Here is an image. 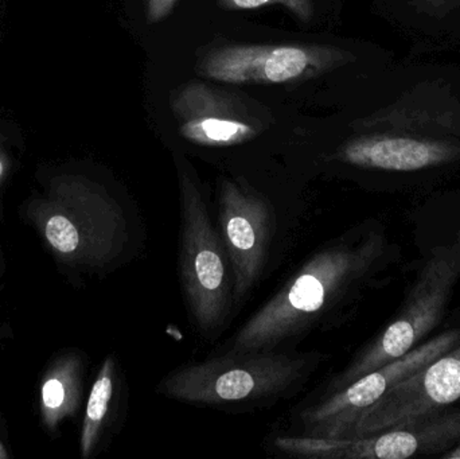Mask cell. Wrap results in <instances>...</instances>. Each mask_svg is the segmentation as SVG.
Masks as SVG:
<instances>
[{"mask_svg": "<svg viewBox=\"0 0 460 459\" xmlns=\"http://www.w3.org/2000/svg\"><path fill=\"white\" fill-rule=\"evenodd\" d=\"M460 399V342L429 366L394 385L365 410L341 438L367 437L446 409Z\"/></svg>", "mask_w": 460, "mask_h": 459, "instance_id": "cell-9", "label": "cell"}, {"mask_svg": "<svg viewBox=\"0 0 460 459\" xmlns=\"http://www.w3.org/2000/svg\"><path fill=\"white\" fill-rule=\"evenodd\" d=\"M140 2L145 5L148 23H158L172 13L177 0H140Z\"/></svg>", "mask_w": 460, "mask_h": 459, "instance_id": "cell-16", "label": "cell"}, {"mask_svg": "<svg viewBox=\"0 0 460 459\" xmlns=\"http://www.w3.org/2000/svg\"><path fill=\"white\" fill-rule=\"evenodd\" d=\"M0 457H3V458L5 457V455H4V452H3L2 446H0Z\"/></svg>", "mask_w": 460, "mask_h": 459, "instance_id": "cell-18", "label": "cell"}, {"mask_svg": "<svg viewBox=\"0 0 460 459\" xmlns=\"http://www.w3.org/2000/svg\"><path fill=\"white\" fill-rule=\"evenodd\" d=\"M343 163L388 174H429L460 164V139L415 132L367 129L346 140Z\"/></svg>", "mask_w": 460, "mask_h": 459, "instance_id": "cell-10", "label": "cell"}, {"mask_svg": "<svg viewBox=\"0 0 460 459\" xmlns=\"http://www.w3.org/2000/svg\"><path fill=\"white\" fill-rule=\"evenodd\" d=\"M318 364L315 355L272 350L226 353L170 372L158 385L169 399L224 407L275 401L294 393Z\"/></svg>", "mask_w": 460, "mask_h": 459, "instance_id": "cell-2", "label": "cell"}, {"mask_svg": "<svg viewBox=\"0 0 460 459\" xmlns=\"http://www.w3.org/2000/svg\"><path fill=\"white\" fill-rule=\"evenodd\" d=\"M80 399V366L75 361L59 364L40 388L43 417L49 426L72 414Z\"/></svg>", "mask_w": 460, "mask_h": 459, "instance_id": "cell-13", "label": "cell"}, {"mask_svg": "<svg viewBox=\"0 0 460 459\" xmlns=\"http://www.w3.org/2000/svg\"><path fill=\"white\" fill-rule=\"evenodd\" d=\"M115 391V361L108 357L100 369L99 376L92 387L86 404L85 419L81 434V450L83 457L88 458L102 433L105 418L110 411L111 401Z\"/></svg>", "mask_w": 460, "mask_h": 459, "instance_id": "cell-14", "label": "cell"}, {"mask_svg": "<svg viewBox=\"0 0 460 459\" xmlns=\"http://www.w3.org/2000/svg\"><path fill=\"white\" fill-rule=\"evenodd\" d=\"M460 278V234L432 251L399 314L330 385V393L402 357L439 326Z\"/></svg>", "mask_w": 460, "mask_h": 459, "instance_id": "cell-4", "label": "cell"}, {"mask_svg": "<svg viewBox=\"0 0 460 459\" xmlns=\"http://www.w3.org/2000/svg\"><path fill=\"white\" fill-rule=\"evenodd\" d=\"M440 457L445 459H460V442L456 444L453 449L448 450V452L443 453Z\"/></svg>", "mask_w": 460, "mask_h": 459, "instance_id": "cell-17", "label": "cell"}, {"mask_svg": "<svg viewBox=\"0 0 460 459\" xmlns=\"http://www.w3.org/2000/svg\"><path fill=\"white\" fill-rule=\"evenodd\" d=\"M273 212L256 191L224 180L218 190V226L232 266L233 302L240 304L267 264L273 236Z\"/></svg>", "mask_w": 460, "mask_h": 459, "instance_id": "cell-8", "label": "cell"}, {"mask_svg": "<svg viewBox=\"0 0 460 459\" xmlns=\"http://www.w3.org/2000/svg\"><path fill=\"white\" fill-rule=\"evenodd\" d=\"M172 110L181 135L204 147H229L253 139L261 123L234 97L207 84L191 83L175 92Z\"/></svg>", "mask_w": 460, "mask_h": 459, "instance_id": "cell-11", "label": "cell"}, {"mask_svg": "<svg viewBox=\"0 0 460 459\" xmlns=\"http://www.w3.org/2000/svg\"><path fill=\"white\" fill-rule=\"evenodd\" d=\"M460 442V407L413 418L367 437H284L275 446L287 455L322 459H405L440 455Z\"/></svg>", "mask_w": 460, "mask_h": 459, "instance_id": "cell-5", "label": "cell"}, {"mask_svg": "<svg viewBox=\"0 0 460 459\" xmlns=\"http://www.w3.org/2000/svg\"><path fill=\"white\" fill-rule=\"evenodd\" d=\"M396 253L385 232L361 226L311 256L233 337L226 353L276 349L369 287Z\"/></svg>", "mask_w": 460, "mask_h": 459, "instance_id": "cell-1", "label": "cell"}, {"mask_svg": "<svg viewBox=\"0 0 460 459\" xmlns=\"http://www.w3.org/2000/svg\"><path fill=\"white\" fill-rule=\"evenodd\" d=\"M180 201L183 296L196 328L205 339H212L232 309V266L201 189L185 167H180Z\"/></svg>", "mask_w": 460, "mask_h": 459, "instance_id": "cell-3", "label": "cell"}, {"mask_svg": "<svg viewBox=\"0 0 460 459\" xmlns=\"http://www.w3.org/2000/svg\"><path fill=\"white\" fill-rule=\"evenodd\" d=\"M218 4L232 11L256 10L265 5L280 4L303 22L310 21L313 15V0H218Z\"/></svg>", "mask_w": 460, "mask_h": 459, "instance_id": "cell-15", "label": "cell"}, {"mask_svg": "<svg viewBox=\"0 0 460 459\" xmlns=\"http://www.w3.org/2000/svg\"><path fill=\"white\" fill-rule=\"evenodd\" d=\"M356 58L335 46L229 45L205 54L197 72L233 85H272L315 77Z\"/></svg>", "mask_w": 460, "mask_h": 459, "instance_id": "cell-6", "label": "cell"}, {"mask_svg": "<svg viewBox=\"0 0 460 459\" xmlns=\"http://www.w3.org/2000/svg\"><path fill=\"white\" fill-rule=\"evenodd\" d=\"M402 31L423 50L460 48V0H394Z\"/></svg>", "mask_w": 460, "mask_h": 459, "instance_id": "cell-12", "label": "cell"}, {"mask_svg": "<svg viewBox=\"0 0 460 459\" xmlns=\"http://www.w3.org/2000/svg\"><path fill=\"white\" fill-rule=\"evenodd\" d=\"M459 342V329L438 334L402 357L364 375L337 393H330L329 398L303 415V419L310 426V436L341 438L351 423L365 410L377 403L394 385L429 366Z\"/></svg>", "mask_w": 460, "mask_h": 459, "instance_id": "cell-7", "label": "cell"}]
</instances>
